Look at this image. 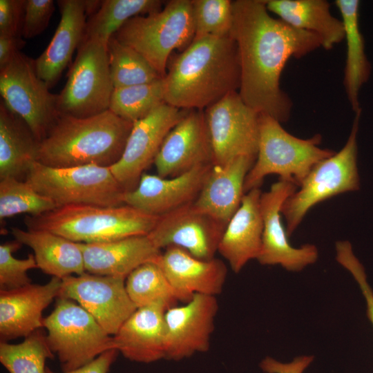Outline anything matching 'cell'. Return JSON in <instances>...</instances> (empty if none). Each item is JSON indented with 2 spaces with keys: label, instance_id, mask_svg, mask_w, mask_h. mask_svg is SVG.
Segmentation results:
<instances>
[{
  "label": "cell",
  "instance_id": "cell-24",
  "mask_svg": "<svg viewBox=\"0 0 373 373\" xmlns=\"http://www.w3.org/2000/svg\"><path fill=\"white\" fill-rule=\"evenodd\" d=\"M259 188L245 193L241 204L227 224L218 252L234 273L251 260L257 259L261 249L263 221Z\"/></svg>",
  "mask_w": 373,
  "mask_h": 373
},
{
  "label": "cell",
  "instance_id": "cell-5",
  "mask_svg": "<svg viewBox=\"0 0 373 373\" xmlns=\"http://www.w3.org/2000/svg\"><path fill=\"white\" fill-rule=\"evenodd\" d=\"M321 136L300 139L289 133L276 118L260 113L259 138L256 161L247 173L244 192L259 188L270 174L291 182L297 187L320 161L334 151L318 146Z\"/></svg>",
  "mask_w": 373,
  "mask_h": 373
},
{
  "label": "cell",
  "instance_id": "cell-44",
  "mask_svg": "<svg viewBox=\"0 0 373 373\" xmlns=\"http://www.w3.org/2000/svg\"><path fill=\"white\" fill-rule=\"evenodd\" d=\"M24 44L21 36L0 35V68L6 66Z\"/></svg>",
  "mask_w": 373,
  "mask_h": 373
},
{
  "label": "cell",
  "instance_id": "cell-12",
  "mask_svg": "<svg viewBox=\"0 0 373 373\" xmlns=\"http://www.w3.org/2000/svg\"><path fill=\"white\" fill-rule=\"evenodd\" d=\"M213 149V164L222 165L239 156H257L260 113L238 91L231 92L204 109Z\"/></svg>",
  "mask_w": 373,
  "mask_h": 373
},
{
  "label": "cell",
  "instance_id": "cell-19",
  "mask_svg": "<svg viewBox=\"0 0 373 373\" xmlns=\"http://www.w3.org/2000/svg\"><path fill=\"white\" fill-rule=\"evenodd\" d=\"M213 164L197 166L173 178L143 173L137 186L124 196V204L161 216L194 202Z\"/></svg>",
  "mask_w": 373,
  "mask_h": 373
},
{
  "label": "cell",
  "instance_id": "cell-1",
  "mask_svg": "<svg viewBox=\"0 0 373 373\" xmlns=\"http://www.w3.org/2000/svg\"><path fill=\"white\" fill-rule=\"evenodd\" d=\"M231 37L236 43L242 100L259 113L286 122L292 102L280 86L289 58L322 47L316 35L295 28L269 14L263 0L232 1Z\"/></svg>",
  "mask_w": 373,
  "mask_h": 373
},
{
  "label": "cell",
  "instance_id": "cell-34",
  "mask_svg": "<svg viewBox=\"0 0 373 373\" xmlns=\"http://www.w3.org/2000/svg\"><path fill=\"white\" fill-rule=\"evenodd\" d=\"M164 103L166 102L162 78L149 83L114 88L108 110L134 123Z\"/></svg>",
  "mask_w": 373,
  "mask_h": 373
},
{
  "label": "cell",
  "instance_id": "cell-40",
  "mask_svg": "<svg viewBox=\"0 0 373 373\" xmlns=\"http://www.w3.org/2000/svg\"><path fill=\"white\" fill-rule=\"evenodd\" d=\"M54 10L52 0H26L21 36L30 39L40 35L47 28Z\"/></svg>",
  "mask_w": 373,
  "mask_h": 373
},
{
  "label": "cell",
  "instance_id": "cell-22",
  "mask_svg": "<svg viewBox=\"0 0 373 373\" xmlns=\"http://www.w3.org/2000/svg\"><path fill=\"white\" fill-rule=\"evenodd\" d=\"M256 159L243 155L213 164L193 205L227 226L241 204L245 178Z\"/></svg>",
  "mask_w": 373,
  "mask_h": 373
},
{
  "label": "cell",
  "instance_id": "cell-26",
  "mask_svg": "<svg viewBox=\"0 0 373 373\" xmlns=\"http://www.w3.org/2000/svg\"><path fill=\"white\" fill-rule=\"evenodd\" d=\"M57 3L60 21L47 48L35 59L38 76L49 88L57 83L82 41L88 15L85 0H61Z\"/></svg>",
  "mask_w": 373,
  "mask_h": 373
},
{
  "label": "cell",
  "instance_id": "cell-33",
  "mask_svg": "<svg viewBox=\"0 0 373 373\" xmlns=\"http://www.w3.org/2000/svg\"><path fill=\"white\" fill-rule=\"evenodd\" d=\"M110 73L114 88L152 82L163 78L135 50L114 36L107 42Z\"/></svg>",
  "mask_w": 373,
  "mask_h": 373
},
{
  "label": "cell",
  "instance_id": "cell-6",
  "mask_svg": "<svg viewBox=\"0 0 373 373\" xmlns=\"http://www.w3.org/2000/svg\"><path fill=\"white\" fill-rule=\"evenodd\" d=\"M139 52L164 77L171 53L194 37L191 0L168 1L160 11L128 19L113 35Z\"/></svg>",
  "mask_w": 373,
  "mask_h": 373
},
{
  "label": "cell",
  "instance_id": "cell-43",
  "mask_svg": "<svg viewBox=\"0 0 373 373\" xmlns=\"http://www.w3.org/2000/svg\"><path fill=\"white\" fill-rule=\"evenodd\" d=\"M118 353L119 352L116 349L108 350L89 363L68 372H55L50 367H46L45 373H108L110 367L115 361Z\"/></svg>",
  "mask_w": 373,
  "mask_h": 373
},
{
  "label": "cell",
  "instance_id": "cell-37",
  "mask_svg": "<svg viewBox=\"0 0 373 373\" xmlns=\"http://www.w3.org/2000/svg\"><path fill=\"white\" fill-rule=\"evenodd\" d=\"M191 6L194 23L193 41L207 37L230 36L233 23L232 1L191 0Z\"/></svg>",
  "mask_w": 373,
  "mask_h": 373
},
{
  "label": "cell",
  "instance_id": "cell-10",
  "mask_svg": "<svg viewBox=\"0 0 373 373\" xmlns=\"http://www.w3.org/2000/svg\"><path fill=\"white\" fill-rule=\"evenodd\" d=\"M67 77L64 88L57 95L60 115L84 118L108 110L114 86L106 42L84 38Z\"/></svg>",
  "mask_w": 373,
  "mask_h": 373
},
{
  "label": "cell",
  "instance_id": "cell-7",
  "mask_svg": "<svg viewBox=\"0 0 373 373\" xmlns=\"http://www.w3.org/2000/svg\"><path fill=\"white\" fill-rule=\"evenodd\" d=\"M361 111L355 113L349 137L337 153L318 162L281 207L286 232L291 236L316 204L335 195L360 189L356 135Z\"/></svg>",
  "mask_w": 373,
  "mask_h": 373
},
{
  "label": "cell",
  "instance_id": "cell-29",
  "mask_svg": "<svg viewBox=\"0 0 373 373\" xmlns=\"http://www.w3.org/2000/svg\"><path fill=\"white\" fill-rule=\"evenodd\" d=\"M40 142L25 121L0 103V179H25L38 160Z\"/></svg>",
  "mask_w": 373,
  "mask_h": 373
},
{
  "label": "cell",
  "instance_id": "cell-13",
  "mask_svg": "<svg viewBox=\"0 0 373 373\" xmlns=\"http://www.w3.org/2000/svg\"><path fill=\"white\" fill-rule=\"evenodd\" d=\"M188 110L164 103L133 123L121 158L109 168L125 190L131 191L152 163L170 131Z\"/></svg>",
  "mask_w": 373,
  "mask_h": 373
},
{
  "label": "cell",
  "instance_id": "cell-11",
  "mask_svg": "<svg viewBox=\"0 0 373 373\" xmlns=\"http://www.w3.org/2000/svg\"><path fill=\"white\" fill-rule=\"evenodd\" d=\"M49 88L38 76L35 59L21 52L0 68V93L3 103L25 121L39 142L60 115L57 95Z\"/></svg>",
  "mask_w": 373,
  "mask_h": 373
},
{
  "label": "cell",
  "instance_id": "cell-36",
  "mask_svg": "<svg viewBox=\"0 0 373 373\" xmlns=\"http://www.w3.org/2000/svg\"><path fill=\"white\" fill-rule=\"evenodd\" d=\"M58 205L36 191L26 181L12 178L0 180V218L17 214L39 216Z\"/></svg>",
  "mask_w": 373,
  "mask_h": 373
},
{
  "label": "cell",
  "instance_id": "cell-35",
  "mask_svg": "<svg viewBox=\"0 0 373 373\" xmlns=\"http://www.w3.org/2000/svg\"><path fill=\"white\" fill-rule=\"evenodd\" d=\"M54 358L39 329L20 343H0V362L9 373H45L46 360Z\"/></svg>",
  "mask_w": 373,
  "mask_h": 373
},
{
  "label": "cell",
  "instance_id": "cell-9",
  "mask_svg": "<svg viewBox=\"0 0 373 373\" xmlns=\"http://www.w3.org/2000/svg\"><path fill=\"white\" fill-rule=\"evenodd\" d=\"M47 344L57 356L63 372L93 361L102 353L115 349L113 336L74 300L58 297L53 311L44 318Z\"/></svg>",
  "mask_w": 373,
  "mask_h": 373
},
{
  "label": "cell",
  "instance_id": "cell-17",
  "mask_svg": "<svg viewBox=\"0 0 373 373\" xmlns=\"http://www.w3.org/2000/svg\"><path fill=\"white\" fill-rule=\"evenodd\" d=\"M218 309L216 296L195 294L182 305L167 309L165 359L181 361L209 351Z\"/></svg>",
  "mask_w": 373,
  "mask_h": 373
},
{
  "label": "cell",
  "instance_id": "cell-3",
  "mask_svg": "<svg viewBox=\"0 0 373 373\" xmlns=\"http://www.w3.org/2000/svg\"><path fill=\"white\" fill-rule=\"evenodd\" d=\"M133 125L110 110L84 118L60 115L40 142L37 162L56 168L110 167L121 158Z\"/></svg>",
  "mask_w": 373,
  "mask_h": 373
},
{
  "label": "cell",
  "instance_id": "cell-2",
  "mask_svg": "<svg viewBox=\"0 0 373 373\" xmlns=\"http://www.w3.org/2000/svg\"><path fill=\"white\" fill-rule=\"evenodd\" d=\"M240 84L234 39L207 37L193 41L173 59L163 77L164 99L180 109L203 110L238 91Z\"/></svg>",
  "mask_w": 373,
  "mask_h": 373
},
{
  "label": "cell",
  "instance_id": "cell-25",
  "mask_svg": "<svg viewBox=\"0 0 373 373\" xmlns=\"http://www.w3.org/2000/svg\"><path fill=\"white\" fill-rule=\"evenodd\" d=\"M166 310L160 305L137 308L113 336L115 348L134 362L165 359Z\"/></svg>",
  "mask_w": 373,
  "mask_h": 373
},
{
  "label": "cell",
  "instance_id": "cell-41",
  "mask_svg": "<svg viewBox=\"0 0 373 373\" xmlns=\"http://www.w3.org/2000/svg\"><path fill=\"white\" fill-rule=\"evenodd\" d=\"M25 1L0 0V35L21 36Z\"/></svg>",
  "mask_w": 373,
  "mask_h": 373
},
{
  "label": "cell",
  "instance_id": "cell-23",
  "mask_svg": "<svg viewBox=\"0 0 373 373\" xmlns=\"http://www.w3.org/2000/svg\"><path fill=\"white\" fill-rule=\"evenodd\" d=\"M79 245L86 272L124 278L144 263H159L162 254L148 235Z\"/></svg>",
  "mask_w": 373,
  "mask_h": 373
},
{
  "label": "cell",
  "instance_id": "cell-4",
  "mask_svg": "<svg viewBox=\"0 0 373 373\" xmlns=\"http://www.w3.org/2000/svg\"><path fill=\"white\" fill-rule=\"evenodd\" d=\"M158 217L123 204L59 206L39 216H26L28 229L48 231L76 242H108L127 237L148 235Z\"/></svg>",
  "mask_w": 373,
  "mask_h": 373
},
{
  "label": "cell",
  "instance_id": "cell-32",
  "mask_svg": "<svg viewBox=\"0 0 373 373\" xmlns=\"http://www.w3.org/2000/svg\"><path fill=\"white\" fill-rule=\"evenodd\" d=\"M127 294L137 308L160 305L169 309L178 305V297L158 263L146 262L126 278Z\"/></svg>",
  "mask_w": 373,
  "mask_h": 373
},
{
  "label": "cell",
  "instance_id": "cell-42",
  "mask_svg": "<svg viewBox=\"0 0 373 373\" xmlns=\"http://www.w3.org/2000/svg\"><path fill=\"white\" fill-rule=\"evenodd\" d=\"M314 358V356L303 355L294 358L289 363H282L267 356L261 361L259 366L265 373H303Z\"/></svg>",
  "mask_w": 373,
  "mask_h": 373
},
{
  "label": "cell",
  "instance_id": "cell-14",
  "mask_svg": "<svg viewBox=\"0 0 373 373\" xmlns=\"http://www.w3.org/2000/svg\"><path fill=\"white\" fill-rule=\"evenodd\" d=\"M61 280L58 297L76 301L111 336L137 309L127 294L124 278L85 272Z\"/></svg>",
  "mask_w": 373,
  "mask_h": 373
},
{
  "label": "cell",
  "instance_id": "cell-38",
  "mask_svg": "<svg viewBox=\"0 0 373 373\" xmlns=\"http://www.w3.org/2000/svg\"><path fill=\"white\" fill-rule=\"evenodd\" d=\"M21 245L15 239L0 245V290H12L31 284L27 272L38 266L32 254L24 259L13 256Z\"/></svg>",
  "mask_w": 373,
  "mask_h": 373
},
{
  "label": "cell",
  "instance_id": "cell-15",
  "mask_svg": "<svg viewBox=\"0 0 373 373\" xmlns=\"http://www.w3.org/2000/svg\"><path fill=\"white\" fill-rule=\"evenodd\" d=\"M297 189L294 183L279 179L260 196L263 221L262 245L257 260L262 265H280L290 271H299L314 263L318 258L316 247L305 244L291 246L280 219L285 200Z\"/></svg>",
  "mask_w": 373,
  "mask_h": 373
},
{
  "label": "cell",
  "instance_id": "cell-21",
  "mask_svg": "<svg viewBox=\"0 0 373 373\" xmlns=\"http://www.w3.org/2000/svg\"><path fill=\"white\" fill-rule=\"evenodd\" d=\"M158 265L171 285L179 302L186 303L195 294L216 296L226 281L227 268L218 258L201 260L186 250L169 247L162 252Z\"/></svg>",
  "mask_w": 373,
  "mask_h": 373
},
{
  "label": "cell",
  "instance_id": "cell-16",
  "mask_svg": "<svg viewBox=\"0 0 373 373\" xmlns=\"http://www.w3.org/2000/svg\"><path fill=\"white\" fill-rule=\"evenodd\" d=\"M193 203L159 216L148 236L161 250L177 247L197 258L211 260L218 252L226 225Z\"/></svg>",
  "mask_w": 373,
  "mask_h": 373
},
{
  "label": "cell",
  "instance_id": "cell-27",
  "mask_svg": "<svg viewBox=\"0 0 373 373\" xmlns=\"http://www.w3.org/2000/svg\"><path fill=\"white\" fill-rule=\"evenodd\" d=\"M12 234L15 240L33 250L38 268L44 273L63 279L86 272L79 242L44 230L12 227Z\"/></svg>",
  "mask_w": 373,
  "mask_h": 373
},
{
  "label": "cell",
  "instance_id": "cell-20",
  "mask_svg": "<svg viewBox=\"0 0 373 373\" xmlns=\"http://www.w3.org/2000/svg\"><path fill=\"white\" fill-rule=\"evenodd\" d=\"M62 280L52 277L44 285L30 284L0 290V339L26 338L43 327V311L59 296Z\"/></svg>",
  "mask_w": 373,
  "mask_h": 373
},
{
  "label": "cell",
  "instance_id": "cell-31",
  "mask_svg": "<svg viewBox=\"0 0 373 373\" xmlns=\"http://www.w3.org/2000/svg\"><path fill=\"white\" fill-rule=\"evenodd\" d=\"M162 4L160 0L102 1L99 9L87 19L84 38H97L107 43L128 19L158 12Z\"/></svg>",
  "mask_w": 373,
  "mask_h": 373
},
{
  "label": "cell",
  "instance_id": "cell-30",
  "mask_svg": "<svg viewBox=\"0 0 373 373\" xmlns=\"http://www.w3.org/2000/svg\"><path fill=\"white\" fill-rule=\"evenodd\" d=\"M334 3L341 12L347 44L344 85L351 107L356 113L361 111L358 100L360 90L368 80L371 71L359 27L360 1L336 0Z\"/></svg>",
  "mask_w": 373,
  "mask_h": 373
},
{
  "label": "cell",
  "instance_id": "cell-18",
  "mask_svg": "<svg viewBox=\"0 0 373 373\" xmlns=\"http://www.w3.org/2000/svg\"><path fill=\"white\" fill-rule=\"evenodd\" d=\"M213 160L204 111L190 109L165 137L154 164L157 175L173 178Z\"/></svg>",
  "mask_w": 373,
  "mask_h": 373
},
{
  "label": "cell",
  "instance_id": "cell-28",
  "mask_svg": "<svg viewBox=\"0 0 373 373\" xmlns=\"http://www.w3.org/2000/svg\"><path fill=\"white\" fill-rule=\"evenodd\" d=\"M268 11L289 26L318 36L322 47L330 50L345 39L341 19L329 11L325 0H263Z\"/></svg>",
  "mask_w": 373,
  "mask_h": 373
},
{
  "label": "cell",
  "instance_id": "cell-39",
  "mask_svg": "<svg viewBox=\"0 0 373 373\" xmlns=\"http://www.w3.org/2000/svg\"><path fill=\"white\" fill-rule=\"evenodd\" d=\"M336 260L358 283L366 302L367 316L373 326V291L367 282L365 269L354 255L349 241L336 242Z\"/></svg>",
  "mask_w": 373,
  "mask_h": 373
},
{
  "label": "cell",
  "instance_id": "cell-8",
  "mask_svg": "<svg viewBox=\"0 0 373 373\" xmlns=\"http://www.w3.org/2000/svg\"><path fill=\"white\" fill-rule=\"evenodd\" d=\"M25 181L58 207L79 204L105 207L124 204L126 191L109 167L85 165L56 168L35 162L30 166Z\"/></svg>",
  "mask_w": 373,
  "mask_h": 373
}]
</instances>
